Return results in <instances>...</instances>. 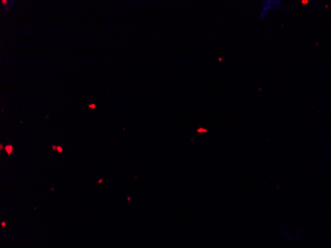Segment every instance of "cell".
Returning <instances> with one entry per match:
<instances>
[{
	"label": "cell",
	"mask_w": 331,
	"mask_h": 248,
	"mask_svg": "<svg viewBox=\"0 0 331 248\" xmlns=\"http://www.w3.org/2000/svg\"><path fill=\"white\" fill-rule=\"evenodd\" d=\"M280 1H276V0H266L265 2H263L261 6V10H260L259 17L260 19H266L268 16L271 14L272 11H275L276 7L280 5Z\"/></svg>",
	"instance_id": "6da1fadb"
},
{
	"label": "cell",
	"mask_w": 331,
	"mask_h": 248,
	"mask_svg": "<svg viewBox=\"0 0 331 248\" xmlns=\"http://www.w3.org/2000/svg\"><path fill=\"white\" fill-rule=\"evenodd\" d=\"M88 107H89L90 109H94V108L96 107V105H95L94 103H92V104H89V105H88Z\"/></svg>",
	"instance_id": "3957f363"
},
{
	"label": "cell",
	"mask_w": 331,
	"mask_h": 248,
	"mask_svg": "<svg viewBox=\"0 0 331 248\" xmlns=\"http://www.w3.org/2000/svg\"><path fill=\"white\" fill-rule=\"evenodd\" d=\"M58 151H60V152H61V151H62V148H61V147H58Z\"/></svg>",
	"instance_id": "277c9868"
},
{
	"label": "cell",
	"mask_w": 331,
	"mask_h": 248,
	"mask_svg": "<svg viewBox=\"0 0 331 248\" xmlns=\"http://www.w3.org/2000/svg\"><path fill=\"white\" fill-rule=\"evenodd\" d=\"M5 150L7 151L8 153L10 154V153L12 152V146H11V145H8V146H6V147H5Z\"/></svg>",
	"instance_id": "7a4b0ae2"
}]
</instances>
